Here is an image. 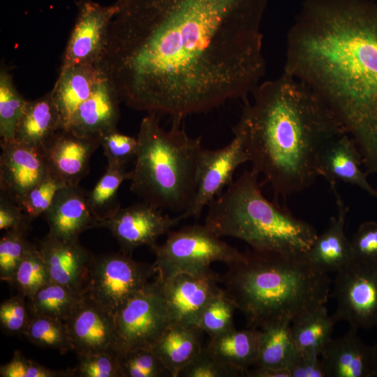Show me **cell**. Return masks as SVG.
I'll return each instance as SVG.
<instances>
[{"instance_id": "d6986e66", "label": "cell", "mask_w": 377, "mask_h": 377, "mask_svg": "<svg viewBox=\"0 0 377 377\" xmlns=\"http://www.w3.org/2000/svg\"><path fill=\"white\" fill-rule=\"evenodd\" d=\"M100 141L66 129L57 131L42 148L49 168L67 185H79L87 175L89 161Z\"/></svg>"}, {"instance_id": "44dd1931", "label": "cell", "mask_w": 377, "mask_h": 377, "mask_svg": "<svg viewBox=\"0 0 377 377\" xmlns=\"http://www.w3.org/2000/svg\"><path fill=\"white\" fill-rule=\"evenodd\" d=\"M362 158L354 140L344 133L329 143L322 151L318 165V176L324 177L330 186L338 181L356 186L377 199V190L361 168Z\"/></svg>"}, {"instance_id": "6da1fadb", "label": "cell", "mask_w": 377, "mask_h": 377, "mask_svg": "<svg viewBox=\"0 0 377 377\" xmlns=\"http://www.w3.org/2000/svg\"><path fill=\"white\" fill-rule=\"evenodd\" d=\"M269 0H118L98 66L121 101L182 120L246 98L265 72Z\"/></svg>"}, {"instance_id": "4dcf8cb0", "label": "cell", "mask_w": 377, "mask_h": 377, "mask_svg": "<svg viewBox=\"0 0 377 377\" xmlns=\"http://www.w3.org/2000/svg\"><path fill=\"white\" fill-rule=\"evenodd\" d=\"M130 177L131 171L127 172L124 166L108 164L105 173L87 192L88 205L98 223L112 216L121 208L118 191Z\"/></svg>"}, {"instance_id": "5bb4252c", "label": "cell", "mask_w": 377, "mask_h": 377, "mask_svg": "<svg viewBox=\"0 0 377 377\" xmlns=\"http://www.w3.org/2000/svg\"><path fill=\"white\" fill-rule=\"evenodd\" d=\"M64 322L76 355L119 352L115 316L86 293Z\"/></svg>"}, {"instance_id": "ee69618b", "label": "cell", "mask_w": 377, "mask_h": 377, "mask_svg": "<svg viewBox=\"0 0 377 377\" xmlns=\"http://www.w3.org/2000/svg\"><path fill=\"white\" fill-rule=\"evenodd\" d=\"M353 259L377 261V222L362 223L350 239Z\"/></svg>"}, {"instance_id": "9c48e42d", "label": "cell", "mask_w": 377, "mask_h": 377, "mask_svg": "<svg viewBox=\"0 0 377 377\" xmlns=\"http://www.w3.org/2000/svg\"><path fill=\"white\" fill-rule=\"evenodd\" d=\"M114 316L119 352L151 348L171 323L161 279L149 281Z\"/></svg>"}, {"instance_id": "30bf717a", "label": "cell", "mask_w": 377, "mask_h": 377, "mask_svg": "<svg viewBox=\"0 0 377 377\" xmlns=\"http://www.w3.org/2000/svg\"><path fill=\"white\" fill-rule=\"evenodd\" d=\"M335 272L330 296L337 320L357 330L377 327V261L353 260Z\"/></svg>"}, {"instance_id": "7a4b0ae2", "label": "cell", "mask_w": 377, "mask_h": 377, "mask_svg": "<svg viewBox=\"0 0 377 377\" xmlns=\"http://www.w3.org/2000/svg\"><path fill=\"white\" fill-rule=\"evenodd\" d=\"M283 71L325 101L377 173V1L304 0Z\"/></svg>"}, {"instance_id": "e575fe53", "label": "cell", "mask_w": 377, "mask_h": 377, "mask_svg": "<svg viewBox=\"0 0 377 377\" xmlns=\"http://www.w3.org/2000/svg\"><path fill=\"white\" fill-rule=\"evenodd\" d=\"M50 281V278L38 248L29 242L10 284L27 298Z\"/></svg>"}, {"instance_id": "f6af8a7d", "label": "cell", "mask_w": 377, "mask_h": 377, "mask_svg": "<svg viewBox=\"0 0 377 377\" xmlns=\"http://www.w3.org/2000/svg\"><path fill=\"white\" fill-rule=\"evenodd\" d=\"M31 219L21 207L5 195H0V230H20L25 232L31 228Z\"/></svg>"}, {"instance_id": "60d3db41", "label": "cell", "mask_w": 377, "mask_h": 377, "mask_svg": "<svg viewBox=\"0 0 377 377\" xmlns=\"http://www.w3.org/2000/svg\"><path fill=\"white\" fill-rule=\"evenodd\" d=\"M1 377H73L72 369L53 370L25 357L20 350L0 367Z\"/></svg>"}, {"instance_id": "bcb514c9", "label": "cell", "mask_w": 377, "mask_h": 377, "mask_svg": "<svg viewBox=\"0 0 377 377\" xmlns=\"http://www.w3.org/2000/svg\"><path fill=\"white\" fill-rule=\"evenodd\" d=\"M319 357L299 351L293 363L288 368L290 377H326L323 363Z\"/></svg>"}, {"instance_id": "484cf974", "label": "cell", "mask_w": 377, "mask_h": 377, "mask_svg": "<svg viewBox=\"0 0 377 377\" xmlns=\"http://www.w3.org/2000/svg\"><path fill=\"white\" fill-rule=\"evenodd\" d=\"M62 128V121L51 92L28 101L17 124L14 140L42 149L47 140Z\"/></svg>"}, {"instance_id": "681fc988", "label": "cell", "mask_w": 377, "mask_h": 377, "mask_svg": "<svg viewBox=\"0 0 377 377\" xmlns=\"http://www.w3.org/2000/svg\"><path fill=\"white\" fill-rule=\"evenodd\" d=\"M374 1H377V0H374Z\"/></svg>"}, {"instance_id": "3957f363", "label": "cell", "mask_w": 377, "mask_h": 377, "mask_svg": "<svg viewBox=\"0 0 377 377\" xmlns=\"http://www.w3.org/2000/svg\"><path fill=\"white\" fill-rule=\"evenodd\" d=\"M251 94L232 132L242 139L252 169L276 198L305 190L318 176L323 149L347 133L343 126L312 88L284 71Z\"/></svg>"}, {"instance_id": "d590c367", "label": "cell", "mask_w": 377, "mask_h": 377, "mask_svg": "<svg viewBox=\"0 0 377 377\" xmlns=\"http://www.w3.org/2000/svg\"><path fill=\"white\" fill-rule=\"evenodd\" d=\"M118 364L122 377H172L151 348L119 352Z\"/></svg>"}, {"instance_id": "7402d4cb", "label": "cell", "mask_w": 377, "mask_h": 377, "mask_svg": "<svg viewBox=\"0 0 377 377\" xmlns=\"http://www.w3.org/2000/svg\"><path fill=\"white\" fill-rule=\"evenodd\" d=\"M350 327L342 337L332 339L320 355L326 377H373V346L366 344Z\"/></svg>"}, {"instance_id": "7c38bea8", "label": "cell", "mask_w": 377, "mask_h": 377, "mask_svg": "<svg viewBox=\"0 0 377 377\" xmlns=\"http://www.w3.org/2000/svg\"><path fill=\"white\" fill-rule=\"evenodd\" d=\"M249 162V156L241 137L234 134L231 142L217 149H202L197 173V187L193 201L184 219H198L204 209L232 182L236 170Z\"/></svg>"}, {"instance_id": "cb8c5ba5", "label": "cell", "mask_w": 377, "mask_h": 377, "mask_svg": "<svg viewBox=\"0 0 377 377\" xmlns=\"http://www.w3.org/2000/svg\"><path fill=\"white\" fill-rule=\"evenodd\" d=\"M103 73L98 65L74 64L61 66L50 91L66 129L78 107L91 94Z\"/></svg>"}, {"instance_id": "9a60e30c", "label": "cell", "mask_w": 377, "mask_h": 377, "mask_svg": "<svg viewBox=\"0 0 377 377\" xmlns=\"http://www.w3.org/2000/svg\"><path fill=\"white\" fill-rule=\"evenodd\" d=\"M160 279L171 323L195 325L204 306L221 288L219 275L212 269Z\"/></svg>"}, {"instance_id": "b9f144b4", "label": "cell", "mask_w": 377, "mask_h": 377, "mask_svg": "<svg viewBox=\"0 0 377 377\" xmlns=\"http://www.w3.org/2000/svg\"><path fill=\"white\" fill-rule=\"evenodd\" d=\"M100 143L108 164L124 167L135 158L138 147L137 137L121 133L117 129L104 135Z\"/></svg>"}, {"instance_id": "f546056e", "label": "cell", "mask_w": 377, "mask_h": 377, "mask_svg": "<svg viewBox=\"0 0 377 377\" xmlns=\"http://www.w3.org/2000/svg\"><path fill=\"white\" fill-rule=\"evenodd\" d=\"M84 294L50 281L27 298V305L32 316H45L64 321Z\"/></svg>"}, {"instance_id": "f1b7e54d", "label": "cell", "mask_w": 377, "mask_h": 377, "mask_svg": "<svg viewBox=\"0 0 377 377\" xmlns=\"http://www.w3.org/2000/svg\"><path fill=\"white\" fill-rule=\"evenodd\" d=\"M288 322L259 329L258 354L253 367L288 369L299 353Z\"/></svg>"}, {"instance_id": "52a82bcc", "label": "cell", "mask_w": 377, "mask_h": 377, "mask_svg": "<svg viewBox=\"0 0 377 377\" xmlns=\"http://www.w3.org/2000/svg\"><path fill=\"white\" fill-rule=\"evenodd\" d=\"M221 238L205 223L170 231L164 243L151 249L156 256L157 276L166 279L182 273L200 274L210 271L214 262L230 265L241 260L243 252Z\"/></svg>"}, {"instance_id": "c3c4849f", "label": "cell", "mask_w": 377, "mask_h": 377, "mask_svg": "<svg viewBox=\"0 0 377 377\" xmlns=\"http://www.w3.org/2000/svg\"><path fill=\"white\" fill-rule=\"evenodd\" d=\"M373 350H374L373 377H377V341L373 346Z\"/></svg>"}, {"instance_id": "d6a6232c", "label": "cell", "mask_w": 377, "mask_h": 377, "mask_svg": "<svg viewBox=\"0 0 377 377\" xmlns=\"http://www.w3.org/2000/svg\"><path fill=\"white\" fill-rule=\"evenodd\" d=\"M237 307L223 288L214 295L201 311L195 325L209 337L235 329L234 316Z\"/></svg>"}, {"instance_id": "ac0fdd59", "label": "cell", "mask_w": 377, "mask_h": 377, "mask_svg": "<svg viewBox=\"0 0 377 377\" xmlns=\"http://www.w3.org/2000/svg\"><path fill=\"white\" fill-rule=\"evenodd\" d=\"M120 102L115 87L103 73L91 94L76 110L66 129L100 141L104 135L117 130Z\"/></svg>"}, {"instance_id": "4316f807", "label": "cell", "mask_w": 377, "mask_h": 377, "mask_svg": "<svg viewBox=\"0 0 377 377\" xmlns=\"http://www.w3.org/2000/svg\"><path fill=\"white\" fill-rule=\"evenodd\" d=\"M259 330L249 327L236 328L209 337L204 348L211 355L244 374L256 363L258 354Z\"/></svg>"}, {"instance_id": "e0dca14e", "label": "cell", "mask_w": 377, "mask_h": 377, "mask_svg": "<svg viewBox=\"0 0 377 377\" xmlns=\"http://www.w3.org/2000/svg\"><path fill=\"white\" fill-rule=\"evenodd\" d=\"M38 249L50 281L81 294L85 293L93 254L77 240H64L50 234L40 241Z\"/></svg>"}, {"instance_id": "f35d334b", "label": "cell", "mask_w": 377, "mask_h": 377, "mask_svg": "<svg viewBox=\"0 0 377 377\" xmlns=\"http://www.w3.org/2000/svg\"><path fill=\"white\" fill-rule=\"evenodd\" d=\"M77 364L72 369L73 377H122L118 351L103 350L77 355Z\"/></svg>"}, {"instance_id": "8992f818", "label": "cell", "mask_w": 377, "mask_h": 377, "mask_svg": "<svg viewBox=\"0 0 377 377\" xmlns=\"http://www.w3.org/2000/svg\"><path fill=\"white\" fill-rule=\"evenodd\" d=\"M181 121L165 130L159 115L148 113L137 135L138 151L131 171L130 190L161 210L180 214L191 207L196 192L201 138L187 134Z\"/></svg>"}, {"instance_id": "4fadbf2b", "label": "cell", "mask_w": 377, "mask_h": 377, "mask_svg": "<svg viewBox=\"0 0 377 377\" xmlns=\"http://www.w3.org/2000/svg\"><path fill=\"white\" fill-rule=\"evenodd\" d=\"M117 3L102 6L91 0L79 3L75 23L64 52L61 66L98 65L103 54Z\"/></svg>"}, {"instance_id": "7dc6e473", "label": "cell", "mask_w": 377, "mask_h": 377, "mask_svg": "<svg viewBox=\"0 0 377 377\" xmlns=\"http://www.w3.org/2000/svg\"><path fill=\"white\" fill-rule=\"evenodd\" d=\"M247 377H290L288 369L254 367L249 369Z\"/></svg>"}, {"instance_id": "277c9868", "label": "cell", "mask_w": 377, "mask_h": 377, "mask_svg": "<svg viewBox=\"0 0 377 377\" xmlns=\"http://www.w3.org/2000/svg\"><path fill=\"white\" fill-rule=\"evenodd\" d=\"M243 258L219 275L223 290L246 318L260 329L279 322L291 323L325 304L331 293L328 272L302 256L246 250Z\"/></svg>"}, {"instance_id": "ab89813d", "label": "cell", "mask_w": 377, "mask_h": 377, "mask_svg": "<svg viewBox=\"0 0 377 377\" xmlns=\"http://www.w3.org/2000/svg\"><path fill=\"white\" fill-rule=\"evenodd\" d=\"M240 371L228 366L202 348L179 372L178 377H240Z\"/></svg>"}, {"instance_id": "1f68e13d", "label": "cell", "mask_w": 377, "mask_h": 377, "mask_svg": "<svg viewBox=\"0 0 377 377\" xmlns=\"http://www.w3.org/2000/svg\"><path fill=\"white\" fill-rule=\"evenodd\" d=\"M17 91L12 75L3 65L0 69V143L14 140L27 103Z\"/></svg>"}, {"instance_id": "74e56055", "label": "cell", "mask_w": 377, "mask_h": 377, "mask_svg": "<svg viewBox=\"0 0 377 377\" xmlns=\"http://www.w3.org/2000/svg\"><path fill=\"white\" fill-rule=\"evenodd\" d=\"M27 232L20 230H6L0 239V279L10 284L22 260L29 242Z\"/></svg>"}, {"instance_id": "ffe728a7", "label": "cell", "mask_w": 377, "mask_h": 377, "mask_svg": "<svg viewBox=\"0 0 377 377\" xmlns=\"http://www.w3.org/2000/svg\"><path fill=\"white\" fill-rule=\"evenodd\" d=\"M87 193L79 185H66L57 193L44 214L49 234L64 240H77L84 230L98 227Z\"/></svg>"}, {"instance_id": "8fae6325", "label": "cell", "mask_w": 377, "mask_h": 377, "mask_svg": "<svg viewBox=\"0 0 377 377\" xmlns=\"http://www.w3.org/2000/svg\"><path fill=\"white\" fill-rule=\"evenodd\" d=\"M184 219L182 214L172 217L142 201L121 207L112 216L98 222V227L108 229L119 242L121 251L130 254L142 246L152 249L160 236L168 233Z\"/></svg>"}, {"instance_id": "836d02e7", "label": "cell", "mask_w": 377, "mask_h": 377, "mask_svg": "<svg viewBox=\"0 0 377 377\" xmlns=\"http://www.w3.org/2000/svg\"><path fill=\"white\" fill-rule=\"evenodd\" d=\"M23 335L29 342L41 348L55 349L62 354L73 350L66 325L60 320L31 316Z\"/></svg>"}, {"instance_id": "ba28073f", "label": "cell", "mask_w": 377, "mask_h": 377, "mask_svg": "<svg viewBox=\"0 0 377 377\" xmlns=\"http://www.w3.org/2000/svg\"><path fill=\"white\" fill-rule=\"evenodd\" d=\"M156 274L154 264L135 261L122 251L94 255L84 293L115 316Z\"/></svg>"}, {"instance_id": "8d00e7d4", "label": "cell", "mask_w": 377, "mask_h": 377, "mask_svg": "<svg viewBox=\"0 0 377 377\" xmlns=\"http://www.w3.org/2000/svg\"><path fill=\"white\" fill-rule=\"evenodd\" d=\"M67 184L54 172L50 171L24 196L20 206L32 220L50 208L57 193Z\"/></svg>"}, {"instance_id": "83f0119b", "label": "cell", "mask_w": 377, "mask_h": 377, "mask_svg": "<svg viewBox=\"0 0 377 377\" xmlns=\"http://www.w3.org/2000/svg\"><path fill=\"white\" fill-rule=\"evenodd\" d=\"M324 305L319 306L297 318L290 324L294 342L301 353L320 357L330 341L336 323Z\"/></svg>"}, {"instance_id": "603a6c76", "label": "cell", "mask_w": 377, "mask_h": 377, "mask_svg": "<svg viewBox=\"0 0 377 377\" xmlns=\"http://www.w3.org/2000/svg\"><path fill=\"white\" fill-rule=\"evenodd\" d=\"M337 205V214L330 219L327 229L318 235L309 249L303 255L310 264L327 272H337L353 259L350 240L345 227L348 208L337 191L332 186Z\"/></svg>"}, {"instance_id": "5b68a950", "label": "cell", "mask_w": 377, "mask_h": 377, "mask_svg": "<svg viewBox=\"0 0 377 377\" xmlns=\"http://www.w3.org/2000/svg\"><path fill=\"white\" fill-rule=\"evenodd\" d=\"M258 173L245 170L207 205L205 224L220 237L246 242L253 250L302 256L317 235L310 223L267 200Z\"/></svg>"}, {"instance_id": "d4e9b609", "label": "cell", "mask_w": 377, "mask_h": 377, "mask_svg": "<svg viewBox=\"0 0 377 377\" xmlns=\"http://www.w3.org/2000/svg\"><path fill=\"white\" fill-rule=\"evenodd\" d=\"M203 332L194 325L171 323L151 349L171 373L180 371L202 349Z\"/></svg>"}, {"instance_id": "7bdbcfd3", "label": "cell", "mask_w": 377, "mask_h": 377, "mask_svg": "<svg viewBox=\"0 0 377 377\" xmlns=\"http://www.w3.org/2000/svg\"><path fill=\"white\" fill-rule=\"evenodd\" d=\"M26 297L18 293L0 304V325L9 334L23 335L31 320Z\"/></svg>"}, {"instance_id": "2e32d148", "label": "cell", "mask_w": 377, "mask_h": 377, "mask_svg": "<svg viewBox=\"0 0 377 377\" xmlns=\"http://www.w3.org/2000/svg\"><path fill=\"white\" fill-rule=\"evenodd\" d=\"M0 189L17 205L50 171L42 149L11 140L1 143Z\"/></svg>"}]
</instances>
